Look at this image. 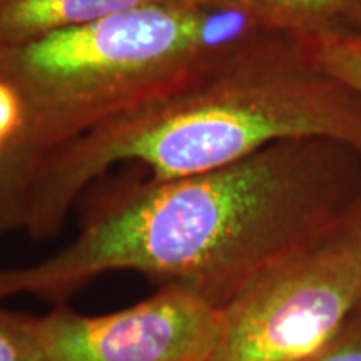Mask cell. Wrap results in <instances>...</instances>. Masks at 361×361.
<instances>
[{"instance_id": "6da1fadb", "label": "cell", "mask_w": 361, "mask_h": 361, "mask_svg": "<svg viewBox=\"0 0 361 361\" xmlns=\"http://www.w3.org/2000/svg\"><path fill=\"white\" fill-rule=\"evenodd\" d=\"M361 184V151L290 139L191 178L99 200L79 234L34 264L0 269V301L54 305L99 276L133 271L224 308L266 271L323 241Z\"/></svg>"}, {"instance_id": "52a82bcc", "label": "cell", "mask_w": 361, "mask_h": 361, "mask_svg": "<svg viewBox=\"0 0 361 361\" xmlns=\"http://www.w3.org/2000/svg\"><path fill=\"white\" fill-rule=\"evenodd\" d=\"M255 17L269 32L308 39L360 32L361 0H223Z\"/></svg>"}, {"instance_id": "7c38bea8", "label": "cell", "mask_w": 361, "mask_h": 361, "mask_svg": "<svg viewBox=\"0 0 361 361\" xmlns=\"http://www.w3.org/2000/svg\"><path fill=\"white\" fill-rule=\"evenodd\" d=\"M328 238L345 247L361 268V184Z\"/></svg>"}, {"instance_id": "9c48e42d", "label": "cell", "mask_w": 361, "mask_h": 361, "mask_svg": "<svg viewBox=\"0 0 361 361\" xmlns=\"http://www.w3.org/2000/svg\"><path fill=\"white\" fill-rule=\"evenodd\" d=\"M0 361H47L30 328V314L0 306Z\"/></svg>"}, {"instance_id": "ba28073f", "label": "cell", "mask_w": 361, "mask_h": 361, "mask_svg": "<svg viewBox=\"0 0 361 361\" xmlns=\"http://www.w3.org/2000/svg\"><path fill=\"white\" fill-rule=\"evenodd\" d=\"M300 40L316 66L361 96V34L329 32Z\"/></svg>"}, {"instance_id": "8fae6325", "label": "cell", "mask_w": 361, "mask_h": 361, "mask_svg": "<svg viewBox=\"0 0 361 361\" xmlns=\"http://www.w3.org/2000/svg\"><path fill=\"white\" fill-rule=\"evenodd\" d=\"M24 102L11 80L0 75V154L6 151L24 124Z\"/></svg>"}, {"instance_id": "8992f818", "label": "cell", "mask_w": 361, "mask_h": 361, "mask_svg": "<svg viewBox=\"0 0 361 361\" xmlns=\"http://www.w3.org/2000/svg\"><path fill=\"white\" fill-rule=\"evenodd\" d=\"M157 2L171 0H0V52Z\"/></svg>"}, {"instance_id": "4fadbf2b", "label": "cell", "mask_w": 361, "mask_h": 361, "mask_svg": "<svg viewBox=\"0 0 361 361\" xmlns=\"http://www.w3.org/2000/svg\"><path fill=\"white\" fill-rule=\"evenodd\" d=\"M356 34H361V29H360V32H356Z\"/></svg>"}, {"instance_id": "3957f363", "label": "cell", "mask_w": 361, "mask_h": 361, "mask_svg": "<svg viewBox=\"0 0 361 361\" xmlns=\"http://www.w3.org/2000/svg\"><path fill=\"white\" fill-rule=\"evenodd\" d=\"M263 32L223 0H171L2 51L0 75L19 90L25 116L0 154V200L40 157Z\"/></svg>"}, {"instance_id": "30bf717a", "label": "cell", "mask_w": 361, "mask_h": 361, "mask_svg": "<svg viewBox=\"0 0 361 361\" xmlns=\"http://www.w3.org/2000/svg\"><path fill=\"white\" fill-rule=\"evenodd\" d=\"M303 361H361V305L323 350Z\"/></svg>"}, {"instance_id": "277c9868", "label": "cell", "mask_w": 361, "mask_h": 361, "mask_svg": "<svg viewBox=\"0 0 361 361\" xmlns=\"http://www.w3.org/2000/svg\"><path fill=\"white\" fill-rule=\"evenodd\" d=\"M360 305V264L326 236L219 310L213 361H303L323 350Z\"/></svg>"}, {"instance_id": "5b68a950", "label": "cell", "mask_w": 361, "mask_h": 361, "mask_svg": "<svg viewBox=\"0 0 361 361\" xmlns=\"http://www.w3.org/2000/svg\"><path fill=\"white\" fill-rule=\"evenodd\" d=\"M47 361H213L221 311L176 284L106 314H82L66 303L30 314Z\"/></svg>"}, {"instance_id": "7a4b0ae2", "label": "cell", "mask_w": 361, "mask_h": 361, "mask_svg": "<svg viewBox=\"0 0 361 361\" xmlns=\"http://www.w3.org/2000/svg\"><path fill=\"white\" fill-rule=\"evenodd\" d=\"M313 137L361 151V96L316 66L298 37L263 32L40 157L0 200V236L57 234L116 164L134 162L147 183H162Z\"/></svg>"}]
</instances>
